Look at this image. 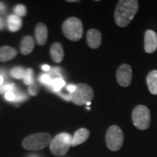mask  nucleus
<instances>
[{
  "label": "nucleus",
  "instance_id": "nucleus-1",
  "mask_svg": "<svg viewBox=\"0 0 157 157\" xmlns=\"http://www.w3.org/2000/svg\"><path fill=\"white\" fill-rule=\"evenodd\" d=\"M139 9L137 0H119L114 12L115 23L118 26L124 28L132 22Z\"/></svg>",
  "mask_w": 157,
  "mask_h": 157
},
{
  "label": "nucleus",
  "instance_id": "nucleus-2",
  "mask_svg": "<svg viewBox=\"0 0 157 157\" xmlns=\"http://www.w3.org/2000/svg\"><path fill=\"white\" fill-rule=\"evenodd\" d=\"M52 135L47 132H39L25 137L22 142V146L26 150L39 151L50 146L52 142Z\"/></svg>",
  "mask_w": 157,
  "mask_h": 157
},
{
  "label": "nucleus",
  "instance_id": "nucleus-3",
  "mask_svg": "<svg viewBox=\"0 0 157 157\" xmlns=\"http://www.w3.org/2000/svg\"><path fill=\"white\" fill-rule=\"evenodd\" d=\"M63 33L68 39L73 42H77L83 36V24L79 19L71 17L65 21L62 25Z\"/></svg>",
  "mask_w": 157,
  "mask_h": 157
},
{
  "label": "nucleus",
  "instance_id": "nucleus-4",
  "mask_svg": "<svg viewBox=\"0 0 157 157\" xmlns=\"http://www.w3.org/2000/svg\"><path fill=\"white\" fill-rule=\"evenodd\" d=\"M72 143V136L66 132L57 135L50 145V151L56 156H64L69 150Z\"/></svg>",
  "mask_w": 157,
  "mask_h": 157
},
{
  "label": "nucleus",
  "instance_id": "nucleus-5",
  "mask_svg": "<svg viewBox=\"0 0 157 157\" xmlns=\"http://www.w3.org/2000/svg\"><path fill=\"white\" fill-rule=\"evenodd\" d=\"M71 99L74 104L77 105H82L91 102L94 98V91L89 84H78L76 85V89L70 94Z\"/></svg>",
  "mask_w": 157,
  "mask_h": 157
},
{
  "label": "nucleus",
  "instance_id": "nucleus-6",
  "mask_svg": "<svg viewBox=\"0 0 157 157\" xmlns=\"http://www.w3.org/2000/svg\"><path fill=\"white\" fill-rule=\"evenodd\" d=\"M132 123L140 130H145L150 127L151 113L148 107L143 105H137L132 113Z\"/></svg>",
  "mask_w": 157,
  "mask_h": 157
},
{
  "label": "nucleus",
  "instance_id": "nucleus-7",
  "mask_svg": "<svg viewBox=\"0 0 157 157\" xmlns=\"http://www.w3.org/2000/svg\"><path fill=\"white\" fill-rule=\"evenodd\" d=\"M105 142L109 150L112 151H119L124 142V134L120 127L117 125L110 127L105 134Z\"/></svg>",
  "mask_w": 157,
  "mask_h": 157
},
{
  "label": "nucleus",
  "instance_id": "nucleus-8",
  "mask_svg": "<svg viewBox=\"0 0 157 157\" xmlns=\"http://www.w3.org/2000/svg\"><path fill=\"white\" fill-rule=\"evenodd\" d=\"M116 78L118 84L121 87H129L132 78V70L128 64H122L118 68L116 73Z\"/></svg>",
  "mask_w": 157,
  "mask_h": 157
},
{
  "label": "nucleus",
  "instance_id": "nucleus-9",
  "mask_svg": "<svg viewBox=\"0 0 157 157\" xmlns=\"http://www.w3.org/2000/svg\"><path fill=\"white\" fill-rule=\"evenodd\" d=\"M144 50L147 53H153L157 50V34L155 31H146L144 38Z\"/></svg>",
  "mask_w": 157,
  "mask_h": 157
},
{
  "label": "nucleus",
  "instance_id": "nucleus-10",
  "mask_svg": "<svg viewBox=\"0 0 157 157\" xmlns=\"http://www.w3.org/2000/svg\"><path fill=\"white\" fill-rule=\"evenodd\" d=\"M87 42L92 49H97L101 45L102 34L97 29H90L87 34Z\"/></svg>",
  "mask_w": 157,
  "mask_h": 157
},
{
  "label": "nucleus",
  "instance_id": "nucleus-11",
  "mask_svg": "<svg viewBox=\"0 0 157 157\" xmlns=\"http://www.w3.org/2000/svg\"><path fill=\"white\" fill-rule=\"evenodd\" d=\"M35 36L37 44L40 46H43L46 44L48 36V31L46 25L42 23H39L36 26Z\"/></svg>",
  "mask_w": 157,
  "mask_h": 157
},
{
  "label": "nucleus",
  "instance_id": "nucleus-12",
  "mask_svg": "<svg viewBox=\"0 0 157 157\" xmlns=\"http://www.w3.org/2000/svg\"><path fill=\"white\" fill-rule=\"evenodd\" d=\"M50 56L55 63H60L63 60L64 51L60 42H55L50 48Z\"/></svg>",
  "mask_w": 157,
  "mask_h": 157
},
{
  "label": "nucleus",
  "instance_id": "nucleus-13",
  "mask_svg": "<svg viewBox=\"0 0 157 157\" xmlns=\"http://www.w3.org/2000/svg\"><path fill=\"white\" fill-rule=\"evenodd\" d=\"M90 136L89 129L86 128H81L76 131L74 136L72 137L71 146H76L82 144L87 140Z\"/></svg>",
  "mask_w": 157,
  "mask_h": 157
},
{
  "label": "nucleus",
  "instance_id": "nucleus-14",
  "mask_svg": "<svg viewBox=\"0 0 157 157\" xmlns=\"http://www.w3.org/2000/svg\"><path fill=\"white\" fill-rule=\"evenodd\" d=\"M17 50L10 46H3L0 48V61L7 62L13 60L16 57Z\"/></svg>",
  "mask_w": 157,
  "mask_h": 157
},
{
  "label": "nucleus",
  "instance_id": "nucleus-15",
  "mask_svg": "<svg viewBox=\"0 0 157 157\" xmlns=\"http://www.w3.org/2000/svg\"><path fill=\"white\" fill-rule=\"evenodd\" d=\"M35 47L34 38L31 36H26L22 39L21 43V52L24 56L30 54Z\"/></svg>",
  "mask_w": 157,
  "mask_h": 157
},
{
  "label": "nucleus",
  "instance_id": "nucleus-16",
  "mask_svg": "<svg viewBox=\"0 0 157 157\" xmlns=\"http://www.w3.org/2000/svg\"><path fill=\"white\" fill-rule=\"evenodd\" d=\"M146 82L149 92L154 95H157V70H154L148 74Z\"/></svg>",
  "mask_w": 157,
  "mask_h": 157
},
{
  "label": "nucleus",
  "instance_id": "nucleus-17",
  "mask_svg": "<svg viewBox=\"0 0 157 157\" xmlns=\"http://www.w3.org/2000/svg\"><path fill=\"white\" fill-rule=\"evenodd\" d=\"M23 22L21 17L16 15H10L7 17V27L12 32H16L21 29Z\"/></svg>",
  "mask_w": 157,
  "mask_h": 157
},
{
  "label": "nucleus",
  "instance_id": "nucleus-18",
  "mask_svg": "<svg viewBox=\"0 0 157 157\" xmlns=\"http://www.w3.org/2000/svg\"><path fill=\"white\" fill-rule=\"evenodd\" d=\"M66 82L62 78H54L52 80V84H51L50 88L52 91L56 92V93H59L62 87L65 86Z\"/></svg>",
  "mask_w": 157,
  "mask_h": 157
},
{
  "label": "nucleus",
  "instance_id": "nucleus-19",
  "mask_svg": "<svg viewBox=\"0 0 157 157\" xmlns=\"http://www.w3.org/2000/svg\"><path fill=\"white\" fill-rule=\"evenodd\" d=\"M23 78L25 84H28L29 86L31 85V84H34V71L31 69V68H27V69H25L24 76H23Z\"/></svg>",
  "mask_w": 157,
  "mask_h": 157
},
{
  "label": "nucleus",
  "instance_id": "nucleus-20",
  "mask_svg": "<svg viewBox=\"0 0 157 157\" xmlns=\"http://www.w3.org/2000/svg\"><path fill=\"white\" fill-rule=\"evenodd\" d=\"M25 73V69L21 66H17V67L13 68L11 70V76L13 78H17V79H21L23 78Z\"/></svg>",
  "mask_w": 157,
  "mask_h": 157
},
{
  "label": "nucleus",
  "instance_id": "nucleus-21",
  "mask_svg": "<svg viewBox=\"0 0 157 157\" xmlns=\"http://www.w3.org/2000/svg\"><path fill=\"white\" fill-rule=\"evenodd\" d=\"M14 11L15 15H17L19 17H22V16H25L26 15L27 10H26V7H25L23 5H17L15 6L14 7Z\"/></svg>",
  "mask_w": 157,
  "mask_h": 157
},
{
  "label": "nucleus",
  "instance_id": "nucleus-22",
  "mask_svg": "<svg viewBox=\"0 0 157 157\" xmlns=\"http://www.w3.org/2000/svg\"><path fill=\"white\" fill-rule=\"evenodd\" d=\"M52 78L50 77V76L48 74H41L40 76H39V82H41L45 85L48 86L49 87H50L51 84H52Z\"/></svg>",
  "mask_w": 157,
  "mask_h": 157
},
{
  "label": "nucleus",
  "instance_id": "nucleus-23",
  "mask_svg": "<svg viewBox=\"0 0 157 157\" xmlns=\"http://www.w3.org/2000/svg\"><path fill=\"white\" fill-rule=\"evenodd\" d=\"M7 91H15V86L14 84H2L0 86V93H6Z\"/></svg>",
  "mask_w": 157,
  "mask_h": 157
},
{
  "label": "nucleus",
  "instance_id": "nucleus-24",
  "mask_svg": "<svg viewBox=\"0 0 157 157\" xmlns=\"http://www.w3.org/2000/svg\"><path fill=\"white\" fill-rule=\"evenodd\" d=\"M14 93L15 95V99L13 101V103H17V102H21L24 101L25 100L27 99V96L24 93H17V91H14Z\"/></svg>",
  "mask_w": 157,
  "mask_h": 157
},
{
  "label": "nucleus",
  "instance_id": "nucleus-25",
  "mask_svg": "<svg viewBox=\"0 0 157 157\" xmlns=\"http://www.w3.org/2000/svg\"><path fill=\"white\" fill-rule=\"evenodd\" d=\"M29 94H30L31 95H33V96H35L37 95V93H38L39 92V87L38 86L36 85V84H31V85L29 86Z\"/></svg>",
  "mask_w": 157,
  "mask_h": 157
},
{
  "label": "nucleus",
  "instance_id": "nucleus-26",
  "mask_svg": "<svg viewBox=\"0 0 157 157\" xmlns=\"http://www.w3.org/2000/svg\"><path fill=\"white\" fill-rule=\"evenodd\" d=\"M5 98L6 100H7V101L13 102L15 99V95L14 92H13V91L6 92L5 94Z\"/></svg>",
  "mask_w": 157,
  "mask_h": 157
},
{
  "label": "nucleus",
  "instance_id": "nucleus-27",
  "mask_svg": "<svg viewBox=\"0 0 157 157\" xmlns=\"http://www.w3.org/2000/svg\"><path fill=\"white\" fill-rule=\"evenodd\" d=\"M6 12V6L4 3L0 2V14H5Z\"/></svg>",
  "mask_w": 157,
  "mask_h": 157
},
{
  "label": "nucleus",
  "instance_id": "nucleus-28",
  "mask_svg": "<svg viewBox=\"0 0 157 157\" xmlns=\"http://www.w3.org/2000/svg\"><path fill=\"white\" fill-rule=\"evenodd\" d=\"M76 89V85H73V84H71V85H68L67 87L68 91L70 93H72Z\"/></svg>",
  "mask_w": 157,
  "mask_h": 157
},
{
  "label": "nucleus",
  "instance_id": "nucleus-29",
  "mask_svg": "<svg viewBox=\"0 0 157 157\" xmlns=\"http://www.w3.org/2000/svg\"><path fill=\"white\" fill-rule=\"evenodd\" d=\"M5 21H4L3 19L0 17V30H2V29H5Z\"/></svg>",
  "mask_w": 157,
  "mask_h": 157
},
{
  "label": "nucleus",
  "instance_id": "nucleus-30",
  "mask_svg": "<svg viewBox=\"0 0 157 157\" xmlns=\"http://www.w3.org/2000/svg\"><path fill=\"white\" fill-rule=\"evenodd\" d=\"M42 68L44 71H50V67L48 65H44V66H42Z\"/></svg>",
  "mask_w": 157,
  "mask_h": 157
},
{
  "label": "nucleus",
  "instance_id": "nucleus-31",
  "mask_svg": "<svg viewBox=\"0 0 157 157\" xmlns=\"http://www.w3.org/2000/svg\"><path fill=\"white\" fill-rule=\"evenodd\" d=\"M3 82H4L3 77H2V76H0V86H1V85H2Z\"/></svg>",
  "mask_w": 157,
  "mask_h": 157
},
{
  "label": "nucleus",
  "instance_id": "nucleus-32",
  "mask_svg": "<svg viewBox=\"0 0 157 157\" xmlns=\"http://www.w3.org/2000/svg\"><path fill=\"white\" fill-rule=\"evenodd\" d=\"M28 157H40V156L36 154H32V155H30V156H29Z\"/></svg>",
  "mask_w": 157,
  "mask_h": 157
},
{
  "label": "nucleus",
  "instance_id": "nucleus-33",
  "mask_svg": "<svg viewBox=\"0 0 157 157\" xmlns=\"http://www.w3.org/2000/svg\"><path fill=\"white\" fill-rule=\"evenodd\" d=\"M68 2H78V1H76V0H69V1H68Z\"/></svg>",
  "mask_w": 157,
  "mask_h": 157
},
{
  "label": "nucleus",
  "instance_id": "nucleus-34",
  "mask_svg": "<svg viewBox=\"0 0 157 157\" xmlns=\"http://www.w3.org/2000/svg\"><path fill=\"white\" fill-rule=\"evenodd\" d=\"M90 104H91V102H88V103H87V105H90Z\"/></svg>",
  "mask_w": 157,
  "mask_h": 157
}]
</instances>
